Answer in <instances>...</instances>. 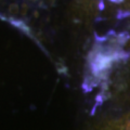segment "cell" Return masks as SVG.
<instances>
[{"label":"cell","mask_w":130,"mask_h":130,"mask_svg":"<svg viewBox=\"0 0 130 130\" xmlns=\"http://www.w3.org/2000/svg\"><path fill=\"white\" fill-rule=\"evenodd\" d=\"M126 130H130V123H128V125H127V128H126Z\"/></svg>","instance_id":"cell-1"}]
</instances>
